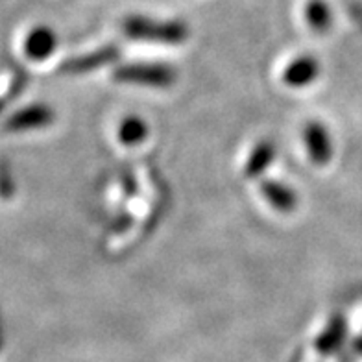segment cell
Wrapping results in <instances>:
<instances>
[{
	"instance_id": "8992f818",
	"label": "cell",
	"mask_w": 362,
	"mask_h": 362,
	"mask_svg": "<svg viewBox=\"0 0 362 362\" xmlns=\"http://www.w3.org/2000/svg\"><path fill=\"white\" fill-rule=\"evenodd\" d=\"M54 111L47 105H30L26 110H21L19 113H15L6 128L11 132H21V129H34V128H45V126L52 124Z\"/></svg>"
},
{
	"instance_id": "8fae6325",
	"label": "cell",
	"mask_w": 362,
	"mask_h": 362,
	"mask_svg": "<svg viewBox=\"0 0 362 362\" xmlns=\"http://www.w3.org/2000/svg\"><path fill=\"white\" fill-rule=\"evenodd\" d=\"M119 141L124 146H137L148 137V126L141 117H126L119 126Z\"/></svg>"
},
{
	"instance_id": "7a4b0ae2",
	"label": "cell",
	"mask_w": 362,
	"mask_h": 362,
	"mask_svg": "<svg viewBox=\"0 0 362 362\" xmlns=\"http://www.w3.org/2000/svg\"><path fill=\"white\" fill-rule=\"evenodd\" d=\"M115 81L122 83H134V86L146 87H168L176 81V71L167 65H144V63H132V65H120L113 72Z\"/></svg>"
},
{
	"instance_id": "ba28073f",
	"label": "cell",
	"mask_w": 362,
	"mask_h": 362,
	"mask_svg": "<svg viewBox=\"0 0 362 362\" xmlns=\"http://www.w3.org/2000/svg\"><path fill=\"white\" fill-rule=\"evenodd\" d=\"M261 192L264 200L276 207L279 213H292L298 207V194L285 183L276 180H264L261 183Z\"/></svg>"
},
{
	"instance_id": "9c48e42d",
	"label": "cell",
	"mask_w": 362,
	"mask_h": 362,
	"mask_svg": "<svg viewBox=\"0 0 362 362\" xmlns=\"http://www.w3.org/2000/svg\"><path fill=\"white\" fill-rule=\"evenodd\" d=\"M276 159V146L270 141H262L255 144L250 153L246 167H244V176L246 177H257L262 172L267 170L268 165Z\"/></svg>"
},
{
	"instance_id": "277c9868",
	"label": "cell",
	"mask_w": 362,
	"mask_h": 362,
	"mask_svg": "<svg viewBox=\"0 0 362 362\" xmlns=\"http://www.w3.org/2000/svg\"><path fill=\"white\" fill-rule=\"evenodd\" d=\"M303 137H305L307 150H309L313 163H316V165H327L333 159V143H331L327 129L320 122L307 124Z\"/></svg>"
},
{
	"instance_id": "7c38bea8",
	"label": "cell",
	"mask_w": 362,
	"mask_h": 362,
	"mask_svg": "<svg viewBox=\"0 0 362 362\" xmlns=\"http://www.w3.org/2000/svg\"><path fill=\"white\" fill-rule=\"evenodd\" d=\"M344 334V325L340 320H334V324L329 327V331H325L320 339V348L322 349H334L339 346L340 337Z\"/></svg>"
},
{
	"instance_id": "52a82bcc",
	"label": "cell",
	"mask_w": 362,
	"mask_h": 362,
	"mask_svg": "<svg viewBox=\"0 0 362 362\" xmlns=\"http://www.w3.org/2000/svg\"><path fill=\"white\" fill-rule=\"evenodd\" d=\"M56 47L57 37L54 30H50L48 26H37V28L32 30L26 37V43H24L26 56L34 62H43L48 56H52Z\"/></svg>"
},
{
	"instance_id": "6da1fadb",
	"label": "cell",
	"mask_w": 362,
	"mask_h": 362,
	"mask_svg": "<svg viewBox=\"0 0 362 362\" xmlns=\"http://www.w3.org/2000/svg\"><path fill=\"white\" fill-rule=\"evenodd\" d=\"M122 30L129 39L150 43L181 45L189 39V28L180 21H153L143 15H129L122 23Z\"/></svg>"
},
{
	"instance_id": "3957f363",
	"label": "cell",
	"mask_w": 362,
	"mask_h": 362,
	"mask_svg": "<svg viewBox=\"0 0 362 362\" xmlns=\"http://www.w3.org/2000/svg\"><path fill=\"white\" fill-rule=\"evenodd\" d=\"M119 56V47L117 45H107V47H102L98 50H93V52L67 59L62 65V71L67 72V74H86V72L96 71V69H102L105 65H110V63L117 62Z\"/></svg>"
},
{
	"instance_id": "30bf717a",
	"label": "cell",
	"mask_w": 362,
	"mask_h": 362,
	"mask_svg": "<svg viewBox=\"0 0 362 362\" xmlns=\"http://www.w3.org/2000/svg\"><path fill=\"white\" fill-rule=\"evenodd\" d=\"M305 19L315 32H327L333 24V10L325 0H309L305 8Z\"/></svg>"
},
{
	"instance_id": "5b68a950",
	"label": "cell",
	"mask_w": 362,
	"mask_h": 362,
	"mask_svg": "<svg viewBox=\"0 0 362 362\" xmlns=\"http://www.w3.org/2000/svg\"><path fill=\"white\" fill-rule=\"evenodd\" d=\"M320 63L313 56H300L283 71V81L291 87H305L318 78Z\"/></svg>"
}]
</instances>
